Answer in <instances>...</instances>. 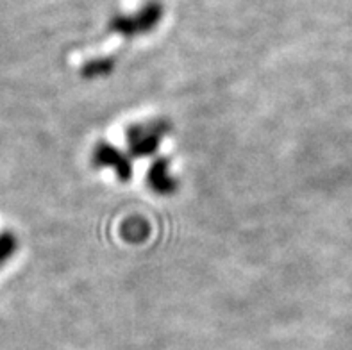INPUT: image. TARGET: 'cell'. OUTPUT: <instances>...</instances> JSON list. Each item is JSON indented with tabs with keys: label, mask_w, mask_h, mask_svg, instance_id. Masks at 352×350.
Instances as JSON below:
<instances>
[{
	"label": "cell",
	"mask_w": 352,
	"mask_h": 350,
	"mask_svg": "<svg viewBox=\"0 0 352 350\" xmlns=\"http://www.w3.org/2000/svg\"><path fill=\"white\" fill-rule=\"evenodd\" d=\"M163 133H165V127H160L157 124L134 125L127 133L131 151L134 154H148V152L156 151L160 146V140Z\"/></svg>",
	"instance_id": "cell-1"
},
{
	"label": "cell",
	"mask_w": 352,
	"mask_h": 350,
	"mask_svg": "<svg viewBox=\"0 0 352 350\" xmlns=\"http://www.w3.org/2000/svg\"><path fill=\"white\" fill-rule=\"evenodd\" d=\"M95 163L98 166H111L120 179H129L131 177V164L129 161L125 160L120 152L113 149L109 145H98L95 151Z\"/></svg>",
	"instance_id": "cell-2"
},
{
	"label": "cell",
	"mask_w": 352,
	"mask_h": 350,
	"mask_svg": "<svg viewBox=\"0 0 352 350\" xmlns=\"http://www.w3.org/2000/svg\"><path fill=\"white\" fill-rule=\"evenodd\" d=\"M148 182H151V186L156 191H160V193H168V191L174 190L175 186V181L172 179L170 170L166 168L165 161H161V163H156L152 166L151 175H148Z\"/></svg>",
	"instance_id": "cell-3"
},
{
	"label": "cell",
	"mask_w": 352,
	"mask_h": 350,
	"mask_svg": "<svg viewBox=\"0 0 352 350\" xmlns=\"http://www.w3.org/2000/svg\"><path fill=\"white\" fill-rule=\"evenodd\" d=\"M11 250H14V238H11V236L0 238V263L8 259Z\"/></svg>",
	"instance_id": "cell-4"
}]
</instances>
